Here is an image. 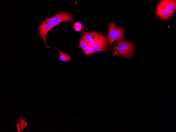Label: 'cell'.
I'll use <instances>...</instances> for the list:
<instances>
[{
  "mask_svg": "<svg viewBox=\"0 0 176 132\" xmlns=\"http://www.w3.org/2000/svg\"><path fill=\"white\" fill-rule=\"evenodd\" d=\"M158 3L161 4L167 10L173 14L176 11V1L175 0H160Z\"/></svg>",
  "mask_w": 176,
  "mask_h": 132,
  "instance_id": "8",
  "label": "cell"
},
{
  "mask_svg": "<svg viewBox=\"0 0 176 132\" xmlns=\"http://www.w3.org/2000/svg\"><path fill=\"white\" fill-rule=\"evenodd\" d=\"M25 118H20L17 119V127L18 132L22 131L26 127L27 123Z\"/></svg>",
  "mask_w": 176,
  "mask_h": 132,
  "instance_id": "9",
  "label": "cell"
},
{
  "mask_svg": "<svg viewBox=\"0 0 176 132\" xmlns=\"http://www.w3.org/2000/svg\"><path fill=\"white\" fill-rule=\"evenodd\" d=\"M53 17L52 28L59 23L65 21H69L74 23L73 15L68 12H59Z\"/></svg>",
  "mask_w": 176,
  "mask_h": 132,
  "instance_id": "4",
  "label": "cell"
},
{
  "mask_svg": "<svg viewBox=\"0 0 176 132\" xmlns=\"http://www.w3.org/2000/svg\"><path fill=\"white\" fill-rule=\"evenodd\" d=\"M115 22L108 23L109 32L107 34L108 43L110 47L116 40H119L125 37V28H119L115 26Z\"/></svg>",
  "mask_w": 176,
  "mask_h": 132,
  "instance_id": "2",
  "label": "cell"
},
{
  "mask_svg": "<svg viewBox=\"0 0 176 132\" xmlns=\"http://www.w3.org/2000/svg\"><path fill=\"white\" fill-rule=\"evenodd\" d=\"M82 25L79 22H76L73 25V28L75 31L79 32L82 29Z\"/></svg>",
  "mask_w": 176,
  "mask_h": 132,
  "instance_id": "12",
  "label": "cell"
},
{
  "mask_svg": "<svg viewBox=\"0 0 176 132\" xmlns=\"http://www.w3.org/2000/svg\"><path fill=\"white\" fill-rule=\"evenodd\" d=\"M55 48L58 50L60 55L58 57L59 60L65 62H68L71 60L72 58L70 56L66 53H63L56 47H55Z\"/></svg>",
  "mask_w": 176,
  "mask_h": 132,
  "instance_id": "10",
  "label": "cell"
},
{
  "mask_svg": "<svg viewBox=\"0 0 176 132\" xmlns=\"http://www.w3.org/2000/svg\"><path fill=\"white\" fill-rule=\"evenodd\" d=\"M135 50L134 43L126 40H118L115 44L113 52L115 55L128 58L133 55Z\"/></svg>",
  "mask_w": 176,
  "mask_h": 132,
  "instance_id": "1",
  "label": "cell"
},
{
  "mask_svg": "<svg viewBox=\"0 0 176 132\" xmlns=\"http://www.w3.org/2000/svg\"><path fill=\"white\" fill-rule=\"evenodd\" d=\"M37 27L38 32V35L43 40L46 48L49 49L50 48H55L49 46L47 43L46 37L47 33L50 30L45 22L43 21Z\"/></svg>",
  "mask_w": 176,
  "mask_h": 132,
  "instance_id": "6",
  "label": "cell"
},
{
  "mask_svg": "<svg viewBox=\"0 0 176 132\" xmlns=\"http://www.w3.org/2000/svg\"><path fill=\"white\" fill-rule=\"evenodd\" d=\"M91 47L92 54L101 51L109 52L106 35L101 39L92 45Z\"/></svg>",
  "mask_w": 176,
  "mask_h": 132,
  "instance_id": "5",
  "label": "cell"
},
{
  "mask_svg": "<svg viewBox=\"0 0 176 132\" xmlns=\"http://www.w3.org/2000/svg\"><path fill=\"white\" fill-rule=\"evenodd\" d=\"M85 55L86 56H88L92 54V50L91 46L87 47L84 51Z\"/></svg>",
  "mask_w": 176,
  "mask_h": 132,
  "instance_id": "14",
  "label": "cell"
},
{
  "mask_svg": "<svg viewBox=\"0 0 176 132\" xmlns=\"http://www.w3.org/2000/svg\"><path fill=\"white\" fill-rule=\"evenodd\" d=\"M53 17L46 18L44 21L50 30L52 28V21Z\"/></svg>",
  "mask_w": 176,
  "mask_h": 132,
  "instance_id": "13",
  "label": "cell"
},
{
  "mask_svg": "<svg viewBox=\"0 0 176 132\" xmlns=\"http://www.w3.org/2000/svg\"><path fill=\"white\" fill-rule=\"evenodd\" d=\"M155 12L158 17L164 21L169 19L173 14L159 3L157 6Z\"/></svg>",
  "mask_w": 176,
  "mask_h": 132,
  "instance_id": "7",
  "label": "cell"
},
{
  "mask_svg": "<svg viewBox=\"0 0 176 132\" xmlns=\"http://www.w3.org/2000/svg\"><path fill=\"white\" fill-rule=\"evenodd\" d=\"M91 46L89 42L85 39L81 38L79 43L78 47L83 51L87 47Z\"/></svg>",
  "mask_w": 176,
  "mask_h": 132,
  "instance_id": "11",
  "label": "cell"
},
{
  "mask_svg": "<svg viewBox=\"0 0 176 132\" xmlns=\"http://www.w3.org/2000/svg\"><path fill=\"white\" fill-rule=\"evenodd\" d=\"M80 34L81 38L86 40L91 46L101 39L105 35L96 31L91 32L82 31Z\"/></svg>",
  "mask_w": 176,
  "mask_h": 132,
  "instance_id": "3",
  "label": "cell"
}]
</instances>
